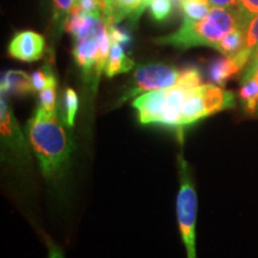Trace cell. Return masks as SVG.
Masks as SVG:
<instances>
[{
  "instance_id": "6da1fadb",
  "label": "cell",
  "mask_w": 258,
  "mask_h": 258,
  "mask_svg": "<svg viewBox=\"0 0 258 258\" xmlns=\"http://www.w3.org/2000/svg\"><path fill=\"white\" fill-rule=\"evenodd\" d=\"M141 124H159L179 131L234 106V93L217 84H176L138 96L133 101Z\"/></svg>"
},
{
  "instance_id": "7a4b0ae2",
  "label": "cell",
  "mask_w": 258,
  "mask_h": 258,
  "mask_svg": "<svg viewBox=\"0 0 258 258\" xmlns=\"http://www.w3.org/2000/svg\"><path fill=\"white\" fill-rule=\"evenodd\" d=\"M63 123L57 110L48 112L37 106L25 127L29 143L47 178L59 176L72 153V140Z\"/></svg>"
},
{
  "instance_id": "3957f363",
  "label": "cell",
  "mask_w": 258,
  "mask_h": 258,
  "mask_svg": "<svg viewBox=\"0 0 258 258\" xmlns=\"http://www.w3.org/2000/svg\"><path fill=\"white\" fill-rule=\"evenodd\" d=\"M245 28L237 8H212L206 18L200 22H183L176 32L157 38L158 44L175 47L177 49L215 46L235 29Z\"/></svg>"
},
{
  "instance_id": "277c9868",
  "label": "cell",
  "mask_w": 258,
  "mask_h": 258,
  "mask_svg": "<svg viewBox=\"0 0 258 258\" xmlns=\"http://www.w3.org/2000/svg\"><path fill=\"white\" fill-rule=\"evenodd\" d=\"M179 192L177 196V218L180 238L184 244L186 258H198L196 253V217H198V195L186 160L178 156Z\"/></svg>"
},
{
  "instance_id": "5b68a950",
  "label": "cell",
  "mask_w": 258,
  "mask_h": 258,
  "mask_svg": "<svg viewBox=\"0 0 258 258\" xmlns=\"http://www.w3.org/2000/svg\"><path fill=\"white\" fill-rule=\"evenodd\" d=\"M180 74H182L180 71L169 64L147 63L140 66L135 71L131 86L122 101L140 96L143 92H150L176 85L180 78Z\"/></svg>"
},
{
  "instance_id": "8992f818",
  "label": "cell",
  "mask_w": 258,
  "mask_h": 258,
  "mask_svg": "<svg viewBox=\"0 0 258 258\" xmlns=\"http://www.w3.org/2000/svg\"><path fill=\"white\" fill-rule=\"evenodd\" d=\"M46 49V40L32 30L18 31L14 35L8 47L9 55L23 62H34L42 59Z\"/></svg>"
},
{
  "instance_id": "52a82bcc",
  "label": "cell",
  "mask_w": 258,
  "mask_h": 258,
  "mask_svg": "<svg viewBox=\"0 0 258 258\" xmlns=\"http://www.w3.org/2000/svg\"><path fill=\"white\" fill-rule=\"evenodd\" d=\"M0 122H2V139L3 143L5 141V146H8L14 153L18 154V157L28 158L29 151L24 135L17 120L12 115L5 93H2V99H0Z\"/></svg>"
},
{
  "instance_id": "ba28073f",
  "label": "cell",
  "mask_w": 258,
  "mask_h": 258,
  "mask_svg": "<svg viewBox=\"0 0 258 258\" xmlns=\"http://www.w3.org/2000/svg\"><path fill=\"white\" fill-rule=\"evenodd\" d=\"M252 55L250 50L244 48L234 55H224L220 59L214 60L209 66V78L217 85L224 86L246 66V63L252 59Z\"/></svg>"
},
{
  "instance_id": "9c48e42d",
  "label": "cell",
  "mask_w": 258,
  "mask_h": 258,
  "mask_svg": "<svg viewBox=\"0 0 258 258\" xmlns=\"http://www.w3.org/2000/svg\"><path fill=\"white\" fill-rule=\"evenodd\" d=\"M98 37L92 36L76 41L72 51L74 61L82 70L84 78L86 80H95L97 56H98Z\"/></svg>"
},
{
  "instance_id": "30bf717a",
  "label": "cell",
  "mask_w": 258,
  "mask_h": 258,
  "mask_svg": "<svg viewBox=\"0 0 258 258\" xmlns=\"http://www.w3.org/2000/svg\"><path fill=\"white\" fill-rule=\"evenodd\" d=\"M34 91L31 77L24 71H8L2 78V93L23 96Z\"/></svg>"
},
{
  "instance_id": "8fae6325",
  "label": "cell",
  "mask_w": 258,
  "mask_h": 258,
  "mask_svg": "<svg viewBox=\"0 0 258 258\" xmlns=\"http://www.w3.org/2000/svg\"><path fill=\"white\" fill-rule=\"evenodd\" d=\"M150 2L151 0H117V4H116L110 17H104L106 23L117 24L125 18L137 21L144 12V10L148 8Z\"/></svg>"
},
{
  "instance_id": "7c38bea8",
  "label": "cell",
  "mask_w": 258,
  "mask_h": 258,
  "mask_svg": "<svg viewBox=\"0 0 258 258\" xmlns=\"http://www.w3.org/2000/svg\"><path fill=\"white\" fill-rule=\"evenodd\" d=\"M134 61L124 53L123 47L118 43H111L110 54L105 67V74L108 78H112L116 74L129 72L134 67Z\"/></svg>"
},
{
  "instance_id": "4fadbf2b",
  "label": "cell",
  "mask_w": 258,
  "mask_h": 258,
  "mask_svg": "<svg viewBox=\"0 0 258 258\" xmlns=\"http://www.w3.org/2000/svg\"><path fill=\"white\" fill-rule=\"evenodd\" d=\"M239 98L244 110L247 114H258V80L254 77H243L239 90Z\"/></svg>"
},
{
  "instance_id": "5bb4252c",
  "label": "cell",
  "mask_w": 258,
  "mask_h": 258,
  "mask_svg": "<svg viewBox=\"0 0 258 258\" xmlns=\"http://www.w3.org/2000/svg\"><path fill=\"white\" fill-rule=\"evenodd\" d=\"M180 10L184 16V22H200L208 16L212 10L209 0H180Z\"/></svg>"
},
{
  "instance_id": "9a60e30c",
  "label": "cell",
  "mask_w": 258,
  "mask_h": 258,
  "mask_svg": "<svg viewBox=\"0 0 258 258\" xmlns=\"http://www.w3.org/2000/svg\"><path fill=\"white\" fill-rule=\"evenodd\" d=\"M245 48V34L243 28H238L222 38L214 49L222 55H234Z\"/></svg>"
},
{
  "instance_id": "2e32d148",
  "label": "cell",
  "mask_w": 258,
  "mask_h": 258,
  "mask_svg": "<svg viewBox=\"0 0 258 258\" xmlns=\"http://www.w3.org/2000/svg\"><path fill=\"white\" fill-rule=\"evenodd\" d=\"M60 104L62 105L61 109V115H62V120L64 121V124L67 127H73L74 120H76L77 111H78L79 106V99L78 95L73 89L67 88L63 92V97L61 99Z\"/></svg>"
},
{
  "instance_id": "e0dca14e",
  "label": "cell",
  "mask_w": 258,
  "mask_h": 258,
  "mask_svg": "<svg viewBox=\"0 0 258 258\" xmlns=\"http://www.w3.org/2000/svg\"><path fill=\"white\" fill-rule=\"evenodd\" d=\"M31 83L34 91L38 92L47 88H56L57 85L56 78L53 73V69L48 63L42 66V69L37 70L36 72L32 73Z\"/></svg>"
},
{
  "instance_id": "ac0fdd59",
  "label": "cell",
  "mask_w": 258,
  "mask_h": 258,
  "mask_svg": "<svg viewBox=\"0 0 258 258\" xmlns=\"http://www.w3.org/2000/svg\"><path fill=\"white\" fill-rule=\"evenodd\" d=\"M150 15L156 22H165L172 14V2L171 0H151L148 4Z\"/></svg>"
},
{
  "instance_id": "d6986e66",
  "label": "cell",
  "mask_w": 258,
  "mask_h": 258,
  "mask_svg": "<svg viewBox=\"0 0 258 258\" xmlns=\"http://www.w3.org/2000/svg\"><path fill=\"white\" fill-rule=\"evenodd\" d=\"M77 0H53V22L57 28H63L64 21Z\"/></svg>"
},
{
  "instance_id": "ffe728a7",
  "label": "cell",
  "mask_w": 258,
  "mask_h": 258,
  "mask_svg": "<svg viewBox=\"0 0 258 258\" xmlns=\"http://www.w3.org/2000/svg\"><path fill=\"white\" fill-rule=\"evenodd\" d=\"M245 34V49L254 54L258 49V14L247 22L244 29ZM253 56V55H252Z\"/></svg>"
},
{
  "instance_id": "44dd1931",
  "label": "cell",
  "mask_w": 258,
  "mask_h": 258,
  "mask_svg": "<svg viewBox=\"0 0 258 258\" xmlns=\"http://www.w3.org/2000/svg\"><path fill=\"white\" fill-rule=\"evenodd\" d=\"M38 106L48 112L57 110L56 88H47L40 91V95H38Z\"/></svg>"
},
{
  "instance_id": "7402d4cb",
  "label": "cell",
  "mask_w": 258,
  "mask_h": 258,
  "mask_svg": "<svg viewBox=\"0 0 258 258\" xmlns=\"http://www.w3.org/2000/svg\"><path fill=\"white\" fill-rule=\"evenodd\" d=\"M237 10L245 27L247 22L258 14V0H238Z\"/></svg>"
},
{
  "instance_id": "603a6c76",
  "label": "cell",
  "mask_w": 258,
  "mask_h": 258,
  "mask_svg": "<svg viewBox=\"0 0 258 258\" xmlns=\"http://www.w3.org/2000/svg\"><path fill=\"white\" fill-rule=\"evenodd\" d=\"M76 5L82 10L83 14L90 16H97L102 17L103 15V4L102 0H77Z\"/></svg>"
},
{
  "instance_id": "cb8c5ba5",
  "label": "cell",
  "mask_w": 258,
  "mask_h": 258,
  "mask_svg": "<svg viewBox=\"0 0 258 258\" xmlns=\"http://www.w3.org/2000/svg\"><path fill=\"white\" fill-rule=\"evenodd\" d=\"M106 27H108V34H109V38H110L111 43H118L121 44L122 47L127 46V44L131 43V36H129L127 31L117 28L116 27V24L106 23Z\"/></svg>"
},
{
  "instance_id": "d4e9b609",
  "label": "cell",
  "mask_w": 258,
  "mask_h": 258,
  "mask_svg": "<svg viewBox=\"0 0 258 258\" xmlns=\"http://www.w3.org/2000/svg\"><path fill=\"white\" fill-rule=\"evenodd\" d=\"M47 245H48V258H64L63 250L61 249L56 243H54L53 240L48 239Z\"/></svg>"
},
{
  "instance_id": "484cf974",
  "label": "cell",
  "mask_w": 258,
  "mask_h": 258,
  "mask_svg": "<svg viewBox=\"0 0 258 258\" xmlns=\"http://www.w3.org/2000/svg\"><path fill=\"white\" fill-rule=\"evenodd\" d=\"M212 8H237L238 0H209Z\"/></svg>"
},
{
  "instance_id": "4316f807",
  "label": "cell",
  "mask_w": 258,
  "mask_h": 258,
  "mask_svg": "<svg viewBox=\"0 0 258 258\" xmlns=\"http://www.w3.org/2000/svg\"><path fill=\"white\" fill-rule=\"evenodd\" d=\"M103 4V15L105 18L110 17V15L114 11L116 4H117V0H102Z\"/></svg>"
},
{
  "instance_id": "83f0119b",
  "label": "cell",
  "mask_w": 258,
  "mask_h": 258,
  "mask_svg": "<svg viewBox=\"0 0 258 258\" xmlns=\"http://www.w3.org/2000/svg\"><path fill=\"white\" fill-rule=\"evenodd\" d=\"M244 76H251V77H254L258 80V60H254V61H251L250 62V66L247 67L246 72L244 73Z\"/></svg>"
},
{
  "instance_id": "f1b7e54d",
  "label": "cell",
  "mask_w": 258,
  "mask_h": 258,
  "mask_svg": "<svg viewBox=\"0 0 258 258\" xmlns=\"http://www.w3.org/2000/svg\"><path fill=\"white\" fill-rule=\"evenodd\" d=\"M254 60H258V49H257L256 51H254L252 59H251V61H254ZM251 61H250V62H251Z\"/></svg>"
},
{
  "instance_id": "f546056e",
  "label": "cell",
  "mask_w": 258,
  "mask_h": 258,
  "mask_svg": "<svg viewBox=\"0 0 258 258\" xmlns=\"http://www.w3.org/2000/svg\"><path fill=\"white\" fill-rule=\"evenodd\" d=\"M179 2H180V0H179Z\"/></svg>"
}]
</instances>
